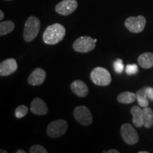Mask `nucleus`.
<instances>
[{
  "instance_id": "14",
  "label": "nucleus",
  "mask_w": 153,
  "mask_h": 153,
  "mask_svg": "<svg viewBox=\"0 0 153 153\" xmlns=\"http://www.w3.org/2000/svg\"><path fill=\"white\" fill-rule=\"evenodd\" d=\"M131 113L133 115V123L137 128L143 126V111L137 106H134L131 108Z\"/></svg>"
},
{
  "instance_id": "23",
  "label": "nucleus",
  "mask_w": 153,
  "mask_h": 153,
  "mask_svg": "<svg viewBox=\"0 0 153 153\" xmlns=\"http://www.w3.org/2000/svg\"><path fill=\"white\" fill-rule=\"evenodd\" d=\"M138 71V67L137 65H127L126 68V72L128 75H133V74H136Z\"/></svg>"
},
{
  "instance_id": "9",
  "label": "nucleus",
  "mask_w": 153,
  "mask_h": 153,
  "mask_svg": "<svg viewBox=\"0 0 153 153\" xmlns=\"http://www.w3.org/2000/svg\"><path fill=\"white\" fill-rule=\"evenodd\" d=\"M77 6L76 0H63L56 5L55 11L62 16H68L76 10Z\"/></svg>"
},
{
  "instance_id": "1",
  "label": "nucleus",
  "mask_w": 153,
  "mask_h": 153,
  "mask_svg": "<svg viewBox=\"0 0 153 153\" xmlns=\"http://www.w3.org/2000/svg\"><path fill=\"white\" fill-rule=\"evenodd\" d=\"M66 34L65 28L60 24L48 26L44 31L43 40L48 45H55L62 41Z\"/></svg>"
},
{
  "instance_id": "25",
  "label": "nucleus",
  "mask_w": 153,
  "mask_h": 153,
  "mask_svg": "<svg viewBox=\"0 0 153 153\" xmlns=\"http://www.w3.org/2000/svg\"><path fill=\"white\" fill-rule=\"evenodd\" d=\"M4 17V14L2 10H0V20H3Z\"/></svg>"
},
{
  "instance_id": "11",
  "label": "nucleus",
  "mask_w": 153,
  "mask_h": 153,
  "mask_svg": "<svg viewBox=\"0 0 153 153\" xmlns=\"http://www.w3.org/2000/svg\"><path fill=\"white\" fill-rule=\"evenodd\" d=\"M46 72L41 68H36L32 72L28 78V82L30 85L39 86L45 82Z\"/></svg>"
},
{
  "instance_id": "2",
  "label": "nucleus",
  "mask_w": 153,
  "mask_h": 153,
  "mask_svg": "<svg viewBox=\"0 0 153 153\" xmlns=\"http://www.w3.org/2000/svg\"><path fill=\"white\" fill-rule=\"evenodd\" d=\"M41 22L37 17L31 16L28 17L25 24L24 39L26 42H30L35 39L39 33Z\"/></svg>"
},
{
  "instance_id": "12",
  "label": "nucleus",
  "mask_w": 153,
  "mask_h": 153,
  "mask_svg": "<svg viewBox=\"0 0 153 153\" xmlns=\"http://www.w3.org/2000/svg\"><path fill=\"white\" fill-rule=\"evenodd\" d=\"M30 111L38 116L46 115L48 111V108L46 103L41 98H35L30 104Z\"/></svg>"
},
{
  "instance_id": "5",
  "label": "nucleus",
  "mask_w": 153,
  "mask_h": 153,
  "mask_svg": "<svg viewBox=\"0 0 153 153\" xmlns=\"http://www.w3.org/2000/svg\"><path fill=\"white\" fill-rule=\"evenodd\" d=\"M96 46V43L92 38L89 36H81L73 43L72 48L76 52L86 53L93 51Z\"/></svg>"
},
{
  "instance_id": "10",
  "label": "nucleus",
  "mask_w": 153,
  "mask_h": 153,
  "mask_svg": "<svg viewBox=\"0 0 153 153\" xmlns=\"http://www.w3.org/2000/svg\"><path fill=\"white\" fill-rule=\"evenodd\" d=\"M17 68H18V65L15 59H7L0 64V75L1 76L10 75L16 71Z\"/></svg>"
},
{
  "instance_id": "21",
  "label": "nucleus",
  "mask_w": 153,
  "mask_h": 153,
  "mask_svg": "<svg viewBox=\"0 0 153 153\" xmlns=\"http://www.w3.org/2000/svg\"><path fill=\"white\" fill-rule=\"evenodd\" d=\"M30 153H48V150L44 147L39 145H34L29 150Z\"/></svg>"
},
{
  "instance_id": "19",
  "label": "nucleus",
  "mask_w": 153,
  "mask_h": 153,
  "mask_svg": "<svg viewBox=\"0 0 153 153\" xmlns=\"http://www.w3.org/2000/svg\"><path fill=\"white\" fill-rule=\"evenodd\" d=\"M145 89H146V87H143L135 93L137 102H138L140 106L141 107H147L149 105V101L148 99V97H147Z\"/></svg>"
},
{
  "instance_id": "18",
  "label": "nucleus",
  "mask_w": 153,
  "mask_h": 153,
  "mask_svg": "<svg viewBox=\"0 0 153 153\" xmlns=\"http://www.w3.org/2000/svg\"><path fill=\"white\" fill-rule=\"evenodd\" d=\"M14 23L11 21H4L0 24V36H3L10 33L14 29Z\"/></svg>"
},
{
  "instance_id": "20",
  "label": "nucleus",
  "mask_w": 153,
  "mask_h": 153,
  "mask_svg": "<svg viewBox=\"0 0 153 153\" xmlns=\"http://www.w3.org/2000/svg\"><path fill=\"white\" fill-rule=\"evenodd\" d=\"M28 111V108L27 106H24V105H20V106L17 107L15 111V116L17 118H22L24 117Z\"/></svg>"
},
{
  "instance_id": "29",
  "label": "nucleus",
  "mask_w": 153,
  "mask_h": 153,
  "mask_svg": "<svg viewBox=\"0 0 153 153\" xmlns=\"http://www.w3.org/2000/svg\"><path fill=\"white\" fill-rule=\"evenodd\" d=\"M149 152H147V151H142V152H138V153H148Z\"/></svg>"
},
{
  "instance_id": "22",
  "label": "nucleus",
  "mask_w": 153,
  "mask_h": 153,
  "mask_svg": "<svg viewBox=\"0 0 153 153\" xmlns=\"http://www.w3.org/2000/svg\"><path fill=\"white\" fill-rule=\"evenodd\" d=\"M114 67L116 72H117L118 74H120L123 72L124 65L123 64V61H122V60H120V59H117V60L114 62Z\"/></svg>"
},
{
  "instance_id": "17",
  "label": "nucleus",
  "mask_w": 153,
  "mask_h": 153,
  "mask_svg": "<svg viewBox=\"0 0 153 153\" xmlns=\"http://www.w3.org/2000/svg\"><path fill=\"white\" fill-rule=\"evenodd\" d=\"M143 111V126L150 128L153 126V111L149 107H144Z\"/></svg>"
},
{
  "instance_id": "8",
  "label": "nucleus",
  "mask_w": 153,
  "mask_h": 153,
  "mask_svg": "<svg viewBox=\"0 0 153 153\" xmlns=\"http://www.w3.org/2000/svg\"><path fill=\"white\" fill-rule=\"evenodd\" d=\"M120 135L126 144L133 145L138 142L139 135L130 123H124L120 127Z\"/></svg>"
},
{
  "instance_id": "27",
  "label": "nucleus",
  "mask_w": 153,
  "mask_h": 153,
  "mask_svg": "<svg viewBox=\"0 0 153 153\" xmlns=\"http://www.w3.org/2000/svg\"><path fill=\"white\" fill-rule=\"evenodd\" d=\"M16 153H26V152L24 150H19L16 151Z\"/></svg>"
},
{
  "instance_id": "6",
  "label": "nucleus",
  "mask_w": 153,
  "mask_h": 153,
  "mask_svg": "<svg viewBox=\"0 0 153 153\" xmlns=\"http://www.w3.org/2000/svg\"><path fill=\"white\" fill-rule=\"evenodd\" d=\"M146 19L142 15L136 17L131 16L125 22V26L130 32L134 33H141L145 29Z\"/></svg>"
},
{
  "instance_id": "3",
  "label": "nucleus",
  "mask_w": 153,
  "mask_h": 153,
  "mask_svg": "<svg viewBox=\"0 0 153 153\" xmlns=\"http://www.w3.org/2000/svg\"><path fill=\"white\" fill-rule=\"evenodd\" d=\"M90 78L95 85L105 87L111 82V76L110 72L102 67H97L91 72Z\"/></svg>"
},
{
  "instance_id": "15",
  "label": "nucleus",
  "mask_w": 153,
  "mask_h": 153,
  "mask_svg": "<svg viewBox=\"0 0 153 153\" xmlns=\"http://www.w3.org/2000/svg\"><path fill=\"white\" fill-rule=\"evenodd\" d=\"M139 65L145 69H150L153 67V53H145L141 54L137 59Z\"/></svg>"
},
{
  "instance_id": "13",
  "label": "nucleus",
  "mask_w": 153,
  "mask_h": 153,
  "mask_svg": "<svg viewBox=\"0 0 153 153\" xmlns=\"http://www.w3.org/2000/svg\"><path fill=\"white\" fill-rule=\"evenodd\" d=\"M71 90L75 94L76 96L79 97H87L88 93H89V89H88L87 85H86L82 80H75L71 84Z\"/></svg>"
},
{
  "instance_id": "28",
  "label": "nucleus",
  "mask_w": 153,
  "mask_h": 153,
  "mask_svg": "<svg viewBox=\"0 0 153 153\" xmlns=\"http://www.w3.org/2000/svg\"><path fill=\"white\" fill-rule=\"evenodd\" d=\"M0 152H1V153H7V151H5L4 150H1Z\"/></svg>"
},
{
  "instance_id": "26",
  "label": "nucleus",
  "mask_w": 153,
  "mask_h": 153,
  "mask_svg": "<svg viewBox=\"0 0 153 153\" xmlns=\"http://www.w3.org/2000/svg\"><path fill=\"white\" fill-rule=\"evenodd\" d=\"M107 152L108 153H119V152L116 150H108Z\"/></svg>"
},
{
  "instance_id": "31",
  "label": "nucleus",
  "mask_w": 153,
  "mask_h": 153,
  "mask_svg": "<svg viewBox=\"0 0 153 153\" xmlns=\"http://www.w3.org/2000/svg\"><path fill=\"white\" fill-rule=\"evenodd\" d=\"M6 1H11V0H6Z\"/></svg>"
},
{
  "instance_id": "4",
  "label": "nucleus",
  "mask_w": 153,
  "mask_h": 153,
  "mask_svg": "<svg viewBox=\"0 0 153 153\" xmlns=\"http://www.w3.org/2000/svg\"><path fill=\"white\" fill-rule=\"evenodd\" d=\"M68 129V123L66 120L59 119L54 120L47 128V134L52 138H57L64 135Z\"/></svg>"
},
{
  "instance_id": "24",
  "label": "nucleus",
  "mask_w": 153,
  "mask_h": 153,
  "mask_svg": "<svg viewBox=\"0 0 153 153\" xmlns=\"http://www.w3.org/2000/svg\"><path fill=\"white\" fill-rule=\"evenodd\" d=\"M147 97L149 99L153 101V88L152 87H146L145 89Z\"/></svg>"
},
{
  "instance_id": "7",
  "label": "nucleus",
  "mask_w": 153,
  "mask_h": 153,
  "mask_svg": "<svg viewBox=\"0 0 153 153\" xmlns=\"http://www.w3.org/2000/svg\"><path fill=\"white\" fill-rule=\"evenodd\" d=\"M74 117L83 126H89L93 122V116L90 110L85 106H76L73 111Z\"/></svg>"
},
{
  "instance_id": "16",
  "label": "nucleus",
  "mask_w": 153,
  "mask_h": 153,
  "mask_svg": "<svg viewBox=\"0 0 153 153\" xmlns=\"http://www.w3.org/2000/svg\"><path fill=\"white\" fill-rule=\"evenodd\" d=\"M136 99V94L131 91H124L119 94L117 97V101L118 102L124 104H131Z\"/></svg>"
},
{
  "instance_id": "30",
  "label": "nucleus",
  "mask_w": 153,
  "mask_h": 153,
  "mask_svg": "<svg viewBox=\"0 0 153 153\" xmlns=\"http://www.w3.org/2000/svg\"><path fill=\"white\" fill-rule=\"evenodd\" d=\"M94 41L95 43H97V38H95V39H94Z\"/></svg>"
}]
</instances>
